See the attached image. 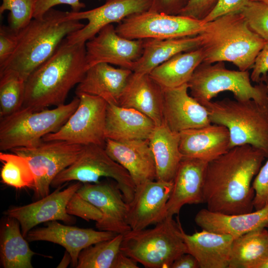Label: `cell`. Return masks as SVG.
Here are the masks:
<instances>
[{
  "label": "cell",
  "instance_id": "obj_1",
  "mask_svg": "<svg viewBox=\"0 0 268 268\" xmlns=\"http://www.w3.org/2000/svg\"><path fill=\"white\" fill-rule=\"evenodd\" d=\"M265 158L263 151L243 145L208 162L203 185L207 209L226 214L253 211L252 183Z\"/></svg>",
  "mask_w": 268,
  "mask_h": 268
},
{
  "label": "cell",
  "instance_id": "obj_2",
  "mask_svg": "<svg viewBox=\"0 0 268 268\" xmlns=\"http://www.w3.org/2000/svg\"><path fill=\"white\" fill-rule=\"evenodd\" d=\"M87 69L85 43L68 44L65 39L26 79L22 107L40 111L65 104L69 92L80 82Z\"/></svg>",
  "mask_w": 268,
  "mask_h": 268
},
{
  "label": "cell",
  "instance_id": "obj_3",
  "mask_svg": "<svg viewBox=\"0 0 268 268\" xmlns=\"http://www.w3.org/2000/svg\"><path fill=\"white\" fill-rule=\"evenodd\" d=\"M67 13L52 8L41 17L33 18L18 31L16 48L0 72L12 70L26 81L69 34L84 26L80 20L67 19Z\"/></svg>",
  "mask_w": 268,
  "mask_h": 268
},
{
  "label": "cell",
  "instance_id": "obj_4",
  "mask_svg": "<svg viewBox=\"0 0 268 268\" xmlns=\"http://www.w3.org/2000/svg\"><path fill=\"white\" fill-rule=\"evenodd\" d=\"M199 35L204 52L203 62H231L242 71L252 69L267 42L250 28L240 12L204 22Z\"/></svg>",
  "mask_w": 268,
  "mask_h": 268
},
{
  "label": "cell",
  "instance_id": "obj_5",
  "mask_svg": "<svg viewBox=\"0 0 268 268\" xmlns=\"http://www.w3.org/2000/svg\"><path fill=\"white\" fill-rule=\"evenodd\" d=\"M212 124L228 130L230 149L250 145L268 157V114L265 105L254 100L224 98L204 104Z\"/></svg>",
  "mask_w": 268,
  "mask_h": 268
},
{
  "label": "cell",
  "instance_id": "obj_6",
  "mask_svg": "<svg viewBox=\"0 0 268 268\" xmlns=\"http://www.w3.org/2000/svg\"><path fill=\"white\" fill-rule=\"evenodd\" d=\"M79 98L52 109L33 111L22 107L0 118V150L30 147L39 144L43 137L58 131L77 108Z\"/></svg>",
  "mask_w": 268,
  "mask_h": 268
},
{
  "label": "cell",
  "instance_id": "obj_7",
  "mask_svg": "<svg viewBox=\"0 0 268 268\" xmlns=\"http://www.w3.org/2000/svg\"><path fill=\"white\" fill-rule=\"evenodd\" d=\"M180 221L167 217L151 229L130 230L123 235L120 250L147 268H171L187 253L180 234Z\"/></svg>",
  "mask_w": 268,
  "mask_h": 268
},
{
  "label": "cell",
  "instance_id": "obj_8",
  "mask_svg": "<svg viewBox=\"0 0 268 268\" xmlns=\"http://www.w3.org/2000/svg\"><path fill=\"white\" fill-rule=\"evenodd\" d=\"M190 94L203 105L224 91L231 92L238 100H254L265 105L266 89L264 82L253 85L249 70L227 69L223 62H202L188 82Z\"/></svg>",
  "mask_w": 268,
  "mask_h": 268
},
{
  "label": "cell",
  "instance_id": "obj_9",
  "mask_svg": "<svg viewBox=\"0 0 268 268\" xmlns=\"http://www.w3.org/2000/svg\"><path fill=\"white\" fill-rule=\"evenodd\" d=\"M103 177L114 179L125 200L130 202L135 185L128 172L112 159L105 148L97 145H84L77 160L63 170L53 181L51 186L57 187L75 181L84 183H99Z\"/></svg>",
  "mask_w": 268,
  "mask_h": 268
},
{
  "label": "cell",
  "instance_id": "obj_10",
  "mask_svg": "<svg viewBox=\"0 0 268 268\" xmlns=\"http://www.w3.org/2000/svg\"><path fill=\"white\" fill-rule=\"evenodd\" d=\"M76 96L79 98L76 109L58 131L45 135L43 141L59 140L105 148L107 102L99 96L87 94Z\"/></svg>",
  "mask_w": 268,
  "mask_h": 268
},
{
  "label": "cell",
  "instance_id": "obj_11",
  "mask_svg": "<svg viewBox=\"0 0 268 268\" xmlns=\"http://www.w3.org/2000/svg\"><path fill=\"white\" fill-rule=\"evenodd\" d=\"M83 147L63 141H42L35 146L10 151L28 162L35 178L34 195L41 199L49 194L54 179L77 160Z\"/></svg>",
  "mask_w": 268,
  "mask_h": 268
},
{
  "label": "cell",
  "instance_id": "obj_12",
  "mask_svg": "<svg viewBox=\"0 0 268 268\" xmlns=\"http://www.w3.org/2000/svg\"><path fill=\"white\" fill-rule=\"evenodd\" d=\"M204 22L187 16L148 10L128 16L116 27L129 39H167L199 35Z\"/></svg>",
  "mask_w": 268,
  "mask_h": 268
},
{
  "label": "cell",
  "instance_id": "obj_13",
  "mask_svg": "<svg viewBox=\"0 0 268 268\" xmlns=\"http://www.w3.org/2000/svg\"><path fill=\"white\" fill-rule=\"evenodd\" d=\"M143 39L123 37L112 24L108 25L85 43L87 68L105 63L133 71L135 62L143 53Z\"/></svg>",
  "mask_w": 268,
  "mask_h": 268
},
{
  "label": "cell",
  "instance_id": "obj_14",
  "mask_svg": "<svg viewBox=\"0 0 268 268\" xmlns=\"http://www.w3.org/2000/svg\"><path fill=\"white\" fill-rule=\"evenodd\" d=\"M152 0H107L96 8L86 11L67 12L66 18L86 19L87 23L69 34L65 40L68 44L85 43L105 26L120 23L131 15L150 9Z\"/></svg>",
  "mask_w": 268,
  "mask_h": 268
},
{
  "label": "cell",
  "instance_id": "obj_15",
  "mask_svg": "<svg viewBox=\"0 0 268 268\" xmlns=\"http://www.w3.org/2000/svg\"><path fill=\"white\" fill-rule=\"evenodd\" d=\"M76 193L101 212V219L96 222L99 230L122 235L131 230L128 223V203L116 183H84Z\"/></svg>",
  "mask_w": 268,
  "mask_h": 268
},
{
  "label": "cell",
  "instance_id": "obj_16",
  "mask_svg": "<svg viewBox=\"0 0 268 268\" xmlns=\"http://www.w3.org/2000/svg\"><path fill=\"white\" fill-rule=\"evenodd\" d=\"M83 183L77 182L62 190L61 186L37 201L10 208L4 212L6 216L15 218L19 222L22 234L26 238L35 226L43 222L60 220L67 223L73 221L67 212V205Z\"/></svg>",
  "mask_w": 268,
  "mask_h": 268
},
{
  "label": "cell",
  "instance_id": "obj_17",
  "mask_svg": "<svg viewBox=\"0 0 268 268\" xmlns=\"http://www.w3.org/2000/svg\"><path fill=\"white\" fill-rule=\"evenodd\" d=\"M173 182L147 181L135 186L132 201L128 203V223L132 230L156 224L167 216V203Z\"/></svg>",
  "mask_w": 268,
  "mask_h": 268
},
{
  "label": "cell",
  "instance_id": "obj_18",
  "mask_svg": "<svg viewBox=\"0 0 268 268\" xmlns=\"http://www.w3.org/2000/svg\"><path fill=\"white\" fill-rule=\"evenodd\" d=\"M164 123L172 131L180 132L212 124L206 108L189 93L188 83L163 88Z\"/></svg>",
  "mask_w": 268,
  "mask_h": 268
},
{
  "label": "cell",
  "instance_id": "obj_19",
  "mask_svg": "<svg viewBox=\"0 0 268 268\" xmlns=\"http://www.w3.org/2000/svg\"><path fill=\"white\" fill-rule=\"evenodd\" d=\"M117 234L110 231L64 225L55 220L48 222L46 227L32 229L26 238L28 242L45 241L63 246L71 257L72 266L76 268L82 250L112 238Z\"/></svg>",
  "mask_w": 268,
  "mask_h": 268
},
{
  "label": "cell",
  "instance_id": "obj_20",
  "mask_svg": "<svg viewBox=\"0 0 268 268\" xmlns=\"http://www.w3.org/2000/svg\"><path fill=\"white\" fill-rule=\"evenodd\" d=\"M208 162L183 157L175 177L167 203V216L179 214L185 204L203 203V185Z\"/></svg>",
  "mask_w": 268,
  "mask_h": 268
},
{
  "label": "cell",
  "instance_id": "obj_21",
  "mask_svg": "<svg viewBox=\"0 0 268 268\" xmlns=\"http://www.w3.org/2000/svg\"><path fill=\"white\" fill-rule=\"evenodd\" d=\"M104 148L128 172L135 186L156 180L155 162L148 139L117 141L107 139Z\"/></svg>",
  "mask_w": 268,
  "mask_h": 268
},
{
  "label": "cell",
  "instance_id": "obj_22",
  "mask_svg": "<svg viewBox=\"0 0 268 268\" xmlns=\"http://www.w3.org/2000/svg\"><path fill=\"white\" fill-rule=\"evenodd\" d=\"M179 149L184 157L207 162L230 149V135L224 126L214 124L179 133Z\"/></svg>",
  "mask_w": 268,
  "mask_h": 268
},
{
  "label": "cell",
  "instance_id": "obj_23",
  "mask_svg": "<svg viewBox=\"0 0 268 268\" xmlns=\"http://www.w3.org/2000/svg\"><path fill=\"white\" fill-rule=\"evenodd\" d=\"M163 99V88L149 74L133 72L118 105L142 113L157 126L164 124Z\"/></svg>",
  "mask_w": 268,
  "mask_h": 268
},
{
  "label": "cell",
  "instance_id": "obj_24",
  "mask_svg": "<svg viewBox=\"0 0 268 268\" xmlns=\"http://www.w3.org/2000/svg\"><path fill=\"white\" fill-rule=\"evenodd\" d=\"M133 73L129 69L116 68L101 63L90 67L77 85L76 96L87 94L99 96L108 104L119 105L121 97Z\"/></svg>",
  "mask_w": 268,
  "mask_h": 268
},
{
  "label": "cell",
  "instance_id": "obj_25",
  "mask_svg": "<svg viewBox=\"0 0 268 268\" xmlns=\"http://www.w3.org/2000/svg\"><path fill=\"white\" fill-rule=\"evenodd\" d=\"M180 234L187 253L198 261L200 268H228L232 245L231 236L202 229L187 234L180 223Z\"/></svg>",
  "mask_w": 268,
  "mask_h": 268
},
{
  "label": "cell",
  "instance_id": "obj_26",
  "mask_svg": "<svg viewBox=\"0 0 268 268\" xmlns=\"http://www.w3.org/2000/svg\"><path fill=\"white\" fill-rule=\"evenodd\" d=\"M195 221L202 229L235 239L268 227V204L260 209L237 214H226L203 208L197 213Z\"/></svg>",
  "mask_w": 268,
  "mask_h": 268
},
{
  "label": "cell",
  "instance_id": "obj_27",
  "mask_svg": "<svg viewBox=\"0 0 268 268\" xmlns=\"http://www.w3.org/2000/svg\"><path fill=\"white\" fill-rule=\"evenodd\" d=\"M156 126L151 119L134 109L107 105L106 139L117 141L148 139Z\"/></svg>",
  "mask_w": 268,
  "mask_h": 268
},
{
  "label": "cell",
  "instance_id": "obj_28",
  "mask_svg": "<svg viewBox=\"0 0 268 268\" xmlns=\"http://www.w3.org/2000/svg\"><path fill=\"white\" fill-rule=\"evenodd\" d=\"M179 133L164 123L156 126L148 139L154 156L156 180L172 182L183 158L179 149Z\"/></svg>",
  "mask_w": 268,
  "mask_h": 268
},
{
  "label": "cell",
  "instance_id": "obj_29",
  "mask_svg": "<svg viewBox=\"0 0 268 268\" xmlns=\"http://www.w3.org/2000/svg\"><path fill=\"white\" fill-rule=\"evenodd\" d=\"M143 51L135 62L133 71L140 74H149L154 68L174 56L201 46L200 36L167 39H144Z\"/></svg>",
  "mask_w": 268,
  "mask_h": 268
},
{
  "label": "cell",
  "instance_id": "obj_30",
  "mask_svg": "<svg viewBox=\"0 0 268 268\" xmlns=\"http://www.w3.org/2000/svg\"><path fill=\"white\" fill-rule=\"evenodd\" d=\"M204 56L201 47L181 52L156 67L149 74L163 88L177 87L188 83Z\"/></svg>",
  "mask_w": 268,
  "mask_h": 268
},
{
  "label": "cell",
  "instance_id": "obj_31",
  "mask_svg": "<svg viewBox=\"0 0 268 268\" xmlns=\"http://www.w3.org/2000/svg\"><path fill=\"white\" fill-rule=\"evenodd\" d=\"M35 254L23 236L19 222L15 218L6 216L2 224L0 235L2 267L32 268L31 260Z\"/></svg>",
  "mask_w": 268,
  "mask_h": 268
},
{
  "label": "cell",
  "instance_id": "obj_32",
  "mask_svg": "<svg viewBox=\"0 0 268 268\" xmlns=\"http://www.w3.org/2000/svg\"><path fill=\"white\" fill-rule=\"evenodd\" d=\"M268 254V230L251 231L234 239L228 268H254Z\"/></svg>",
  "mask_w": 268,
  "mask_h": 268
},
{
  "label": "cell",
  "instance_id": "obj_33",
  "mask_svg": "<svg viewBox=\"0 0 268 268\" xmlns=\"http://www.w3.org/2000/svg\"><path fill=\"white\" fill-rule=\"evenodd\" d=\"M123 235L90 245L80 253L77 268H112L120 251Z\"/></svg>",
  "mask_w": 268,
  "mask_h": 268
},
{
  "label": "cell",
  "instance_id": "obj_34",
  "mask_svg": "<svg viewBox=\"0 0 268 268\" xmlns=\"http://www.w3.org/2000/svg\"><path fill=\"white\" fill-rule=\"evenodd\" d=\"M25 82L17 72H0V117L9 116L20 109L25 95Z\"/></svg>",
  "mask_w": 268,
  "mask_h": 268
},
{
  "label": "cell",
  "instance_id": "obj_35",
  "mask_svg": "<svg viewBox=\"0 0 268 268\" xmlns=\"http://www.w3.org/2000/svg\"><path fill=\"white\" fill-rule=\"evenodd\" d=\"M2 163L0 176L3 183L16 189L28 188L34 189L35 178L27 160L14 153L0 152Z\"/></svg>",
  "mask_w": 268,
  "mask_h": 268
},
{
  "label": "cell",
  "instance_id": "obj_36",
  "mask_svg": "<svg viewBox=\"0 0 268 268\" xmlns=\"http://www.w3.org/2000/svg\"><path fill=\"white\" fill-rule=\"evenodd\" d=\"M0 14L9 11L8 26L19 31L33 18L36 0H2Z\"/></svg>",
  "mask_w": 268,
  "mask_h": 268
},
{
  "label": "cell",
  "instance_id": "obj_37",
  "mask_svg": "<svg viewBox=\"0 0 268 268\" xmlns=\"http://www.w3.org/2000/svg\"><path fill=\"white\" fill-rule=\"evenodd\" d=\"M240 12L250 28L268 41V3L248 0Z\"/></svg>",
  "mask_w": 268,
  "mask_h": 268
},
{
  "label": "cell",
  "instance_id": "obj_38",
  "mask_svg": "<svg viewBox=\"0 0 268 268\" xmlns=\"http://www.w3.org/2000/svg\"><path fill=\"white\" fill-rule=\"evenodd\" d=\"M67 212L71 215L79 217L86 221L97 222L102 217L101 212L89 202L80 197L76 192L69 200Z\"/></svg>",
  "mask_w": 268,
  "mask_h": 268
},
{
  "label": "cell",
  "instance_id": "obj_39",
  "mask_svg": "<svg viewBox=\"0 0 268 268\" xmlns=\"http://www.w3.org/2000/svg\"><path fill=\"white\" fill-rule=\"evenodd\" d=\"M254 178L252 187L255 191L253 206L259 210L268 204V157Z\"/></svg>",
  "mask_w": 268,
  "mask_h": 268
},
{
  "label": "cell",
  "instance_id": "obj_40",
  "mask_svg": "<svg viewBox=\"0 0 268 268\" xmlns=\"http://www.w3.org/2000/svg\"><path fill=\"white\" fill-rule=\"evenodd\" d=\"M18 32L9 26L0 28V68L2 67L15 51L18 43Z\"/></svg>",
  "mask_w": 268,
  "mask_h": 268
},
{
  "label": "cell",
  "instance_id": "obj_41",
  "mask_svg": "<svg viewBox=\"0 0 268 268\" xmlns=\"http://www.w3.org/2000/svg\"><path fill=\"white\" fill-rule=\"evenodd\" d=\"M219 0H189L179 15L202 20L215 8Z\"/></svg>",
  "mask_w": 268,
  "mask_h": 268
},
{
  "label": "cell",
  "instance_id": "obj_42",
  "mask_svg": "<svg viewBox=\"0 0 268 268\" xmlns=\"http://www.w3.org/2000/svg\"><path fill=\"white\" fill-rule=\"evenodd\" d=\"M61 4L70 6L72 12L80 11L85 7L80 0H36L33 18L41 17L49 9Z\"/></svg>",
  "mask_w": 268,
  "mask_h": 268
},
{
  "label": "cell",
  "instance_id": "obj_43",
  "mask_svg": "<svg viewBox=\"0 0 268 268\" xmlns=\"http://www.w3.org/2000/svg\"><path fill=\"white\" fill-rule=\"evenodd\" d=\"M248 0H219L215 8L203 20V21L209 22L228 13L240 12Z\"/></svg>",
  "mask_w": 268,
  "mask_h": 268
},
{
  "label": "cell",
  "instance_id": "obj_44",
  "mask_svg": "<svg viewBox=\"0 0 268 268\" xmlns=\"http://www.w3.org/2000/svg\"><path fill=\"white\" fill-rule=\"evenodd\" d=\"M250 73L251 81L262 82L268 72V41L258 55Z\"/></svg>",
  "mask_w": 268,
  "mask_h": 268
},
{
  "label": "cell",
  "instance_id": "obj_45",
  "mask_svg": "<svg viewBox=\"0 0 268 268\" xmlns=\"http://www.w3.org/2000/svg\"><path fill=\"white\" fill-rule=\"evenodd\" d=\"M189 0H152L149 10L168 14H179Z\"/></svg>",
  "mask_w": 268,
  "mask_h": 268
},
{
  "label": "cell",
  "instance_id": "obj_46",
  "mask_svg": "<svg viewBox=\"0 0 268 268\" xmlns=\"http://www.w3.org/2000/svg\"><path fill=\"white\" fill-rule=\"evenodd\" d=\"M197 259L191 254L186 253L177 258L172 264L171 268H199Z\"/></svg>",
  "mask_w": 268,
  "mask_h": 268
},
{
  "label": "cell",
  "instance_id": "obj_47",
  "mask_svg": "<svg viewBox=\"0 0 268 268\" xmlns=\"http://www.w3.org/2000/svg\"><path fill=\"white\" fill-rule=\"evenodd\" d=\"M137 263L120 250L116 258L112 268H138L139 267Z\"/></svg>",
  "mask_w": 268,
  "mask_h": 268
},
{
  "label": "cell",
  "instance_id": "obj_48",
  "mask_svg": "<svg viewBox=\"0 0 268 268\" xmlns=\"http://www.w3.org/2000/svg\"><path fill=\"white\" fill-rule=\"evenodd\" d=\"M71 263V258L69 253L66 251L60 264L57 268H67Z\"/></svg>",
  "mask_w": 268,
  "mask_h": 268
},
{
  "label": "cell",
  "instance_id": "obj_49",
  "mask_svg": "<svg viewBox=\"0 0 268 268\" xmlns=\"http://www.w3.org/2000/svg\"><path fill=\"white\" fill-rule=\"evenodd\" d=\"M254 268H268V254L259 262Z\"/></svg>",
  "mask_w": 268,
  "mask_h": 268
},
{
  "label": "cell",
  "instance_id": "obj_50",
  "mask_svg": "<svg viewBox=\"0 0 268 268\" xmlns=\"http://www.w3.org/2000/svg\"><path fill=\"white\" fill-rule=\"evenodd\" d=\"M262 82H264L266 85V100L265 106H266L267 111L268 114V72L267 74L263 80Z\"/></svg>",
  "mask_w": 268,
  "mask_h": 268
},
{
  "label": "cell",
  "instance_id": "obj_51",
  "mask_svg": "<svg viewBox=\"0 0 268 268\" xmlns=\"http://www.w3.org/2000/svg\"><path fill=\"white\" fill-rule=\"evenodd\" d=\"M250 0L257 1H260V2L268 3V0Z\"/></svg>",
  "mask_w": 268,
  "mask_h": 268
},
{
  "label": "cell",
  "instance_id": "obj_52",
  "mask_svg": "<svg viewBox=\"0 0 268 268\" xmlns=\"http://www.w3.org/2000/svg\"></svg>",
  "mask_w": 268,
  "mask_h": 268
}]
</instances>
